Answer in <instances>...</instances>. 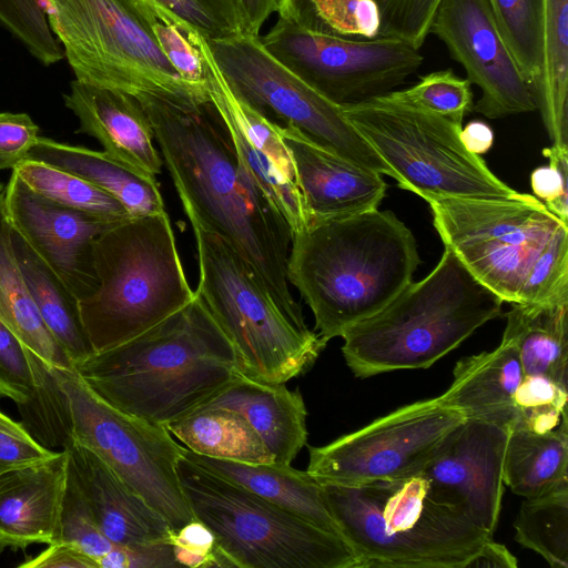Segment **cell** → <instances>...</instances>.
<instances>
[{"instance_id": "cell-1", "label": "cell", "mask_w": 568, "mask_h": 568, "mask_svg": "<svg viewBox=\"0 0 568 568\" xmlns=\"http://www.w3.org/2000/svg\"><path fill=\"white\" fill-rule=\"evenodd\" d=\"M183 211L193 213L253 267L284 314L308 327L287 278L292 231L241 163L211 102L136 99Z\"/></svg>"}, {"instance_id": "cell-2", "label": "cell", "mask_w": 568, "mask_h": 568, "mask_svg": "<svg viewBox=\"0 0 568 568\" xmlns=\"http://www.w3.org/2000/svg\"><path fill=\"white\" fill-rule=\"evenodd\" d=\"M73 368L113 407L162 426L206 404L240 373L231 342L197 294L142 334Z\"/></svg>"}, {"instance_id": "cell-3", "label": "cell", "mask_w": 568, "mask_h": 568, "mask_svg": "<svg viewBox=\"0 0 568 568\" xmlns=\"http://www.w3.org/2000/svg\"><path fill=\"white\" fill-rule=\"evenodd\" d=\"M419 262L412 231L392 211L375 209L310 220L292 234L287 278L327 343L389 303Z\"/></svg>"}, {"instance_id": "cell-4", "label": "cell", "mask_w": 568, "mask_h": 568, "mask_svg": "<svg viewBox=\"0 0 568 568\" xmlns=\"http://www.w3.org/2000/svg\"><path fill=\"white\" fill-rule=\"evenodd\" d=\"M357 568H466L493 534L415 473L356 486L322 484Z\"/></svg>"}, {"instance_id": "cell-5", "label": "cell", "mask_w": 568, "mask_h": 568, "mask_svg": "<svg viewBox=\"0 0 568 568\" xmlns=\"http://www.w3.org/2000/svg\"><path fill=\"white\" fill-rule=\"evenodd\" d=\"M503 302L445 247L426 277L342 335V353L359 378L427 368L498 317Z\"/></svg>"}, {"instance_id": "cell-6", "label": "cell", "mask_w": 568, "mask_h": 568, "mask_svg": "<svg viewBox=\"0 0 568 568\" xmlns=\"http://www.w3.org/2000/svg\"><path fill=\"white\" fill-rule=\"evenodd\" d=\"M98 287L79 301L94 352L142 334L194 296L165 212L128 217L94 243Z\"/></svg>"}, {"instance_id": "cell-7", "label": "cell", "mask_w": 568, "mask_h": 568, "mask_svg": "<svg viewBox=\"0 0 568 568\" xmlns=\"http://www.w3.org/2000/svg\"><path fill=\"white\" fill-rule=\"evenodd\" d=\"M184 213L197 252L195 292L231 342L239 372L272 384L305 373L327 343L293 323L250 263L193 213Z\"/></svg>"}, {"instance_id": "cell-8", "label": "cell", "mask_w": 568, "mask_h": 568, "mask_svg": "<svg viewBox=\"0 0 568 568\" xmlns=\"http://www.w3.org/2000/svg\"><path fill=\"white\" fill-rule=\"evenodd\" d=\"M194 519L213 534L220 554L240 568H357L338 534L322 529L187 457L178 462Z\"/></svg>"}, {"instance_id": "cell-9", "label": "cell", "mask_w": 568, "mask_h": 568, "mask_svg": "<svg viewBox=\"0 0 568 568\" xmlns=\"http://www.w3.org/2000/svg\"><path fill=\"white\" fill-rule=\"evenodd\" d=\"M42 7L75 80L136 99L210 102L168 61L135 0H42Z\"/></svg>"}, {"instance_id": "cell-10", "label": "cell", "mask_w": 568, "mask_h": 568, "mask_svg": "<svg viewBox=\"0 0 568 568\" xmlns=\"http://www.w3.org/2000/svg\"><path fill=\"white\" fill-rule=\"evenodd\" d=\"M344 115L406 191L427 197L510 199L519 192L466 150L462 124L383 95L341 105Z\"/></svg>"}, {"instance_id": "cell-11", "label": "cell", "mask_w": 568, "mask_h": 568, "mask_svg": "<svg viewBox=\"0 0 568 568\" xmlns=\"http://www.w3.org/2000/svg\"><path fill=\"white\" fill-rule=\"evenodd\" d=\"M52 369L69 410L70 444L89 449L104 462L166 520L173 532L194 520L176 470L182 445L165 426L113 407L74 368Z\"/></svg>"}, {"instance_id": "cell-12", "label": "cell", "mask_w": 568, "mask_h": 568, "mask_svg": "<svg viewBox=\"0 0 568 568\" xmlns=\"http://www.w3.org/2000/svg\"><path fill=\"white\" fill-rule=\"evenodd\" d=\"M444 246L504 302L518 303L524 278L545 244L564 226L536 196L427 197Z\"/></svg>"}, {"instance_id": "cell-13", "label": "cell", "mask_w": 568, "mask_h": 568, "mask_svg": "<svg viewBox=\"0 0 568 568\" xmlns=\"http://www.w3.org/2000/svg\"><path fill=\"white\" fill-rule=\"evenodd\" d=\"M207 41V40H206ZM234 94L280 128L349 162L390 176L384 161L337 105L275 59L260 37L241 33L207 41Z\"/></svg>"}, {"instance_id": "cell-14", "label": "cell", "mask_w": 568, "mask_h": 568, "mask_svg": "<svg viewBox=\"0 0 568 568\" xmlns=\"http://www.w3.org/2000/svg\"><path fill=\"white\" fill-rule=\"evenodd\" d=\"M263 37L262 45L281 63L337 105L386 94L422 65L419 49L394 37L353 39L312 30L288 16Z\"/></svg>"}, {"instance_id": "cell-15", "label": "cell", "mask_w": 568, "mask_h": 568, "mask_svg": "<svg viewBox=\"0 0 568 568\" xmlns=\"http://www.w3.org/2000/svg\"><path fill=\"white\" fill-rule=\"evenodd\" d=\"M466 418L439 396L402 406L324 446L306 471L321 484L356 486L419 471Z\"/></svg>"}, {"instance_id": "cell-16", "label": "cell", "mask_w": 568, "mask_h": 568, "mask_svg": "<svg viewBox=\"0 0 568 568\" xmlns=\"http://www.w3.org/2000/svg\"><path fill=\"white\" fill-rule=\"evenodd\" d=\"M429 33L480 89L475 112L500 119L538 110L535 91L503 41L487 0H442Z\"/></svg>"}, {"instance_id": "cell-17", "label": "cell", "mask_w": 568, "mask_h": 568, "mask_svg": "<svg viewBox=\"0 0 568 568\" xmlns=\"http://www.w3.org/2000/svg\"><path fill=\"white\" fill-rule=\"evenodd\" d=\"M3 203L11 229L78 302L97 290L94 243L118 222L61 206L33 192L13 172L3 190Z\"/></svg>"}, {"instance_id": "cell-18", "label": "cell", "mask_w": 568, "mask_h": 568, "mask_svg": "<svg viewBox=\"0 0 568 568\" xmlns=\"http://www.w3.org/2000/svg\"><path fill=\"white\" fill-rule=\"evenodd\" d=\"M200 47L210 102L241 163L285 219L292 234L302 230L308 223V215L280 126L234 94L203 37Z\"/></svg>"}, {"instance_id": "cell-19", "label": "cell", "mask_w": 568, "mask_h": 568, "mask_svg": "<svg viewBox=\"0 0 568 568\" xmlns=\"http://www.w3.org/2000/svg\"><path fill=\"white\" fill-rule=\"evenodd\" d=\"M508 434V428L465 419L417 471L442 500L490 534L500 514Z\"/></svg>"}, {"instance_id": "cell-20", "label": "cell", "mask_w": 568, "mask_h": 568, "mask_svg": "<svg viewBox=\"0 0 568 568\" xmlns=\"http://www.w3.org/2000/svg\"><path fill=\"white\" fill-rule=\"evenodd\" d=\"M63 101L79 121L75 133L95 139L109 156L144 176L162 172L151 123L136 98L73 80Z\"/></svg>"}, {"instance_id": "cell-21", "label": "cell", "mask_w": 568, "mask_h": 568, "mask_svg": "<svg viewBox=\"0 0 568 568\" xmlns=\"http://www.w3.org/2000/svg\"><path fill=\"white\" fill-rule=\"evenodd\" d=\"M295 166L310 220L343 217L378 209L382 174L325 151L293 128H280Z\"/></svg>"}, {"instance_id": "cell-22", "label": "cell", "mask_w": 568, "mask_h": 568, "mask_svg": "<svg viewBox=\"0 0 568 568\" xmlns=\"http://www.w3.org/2000/svg\"><path fill=\"white\" fill-rule=\"evenodd\" d=\"M64 449L69 475L111 542L121 546L171 542L173 530L166 520L104 462L74 443Z\"/></svg>"}, {"instance_id": "cell-23", "label": "cell", "mask_w": 568, "mask_h": 568, "mask_svg": "<svg viewBox=\"0 0 568 568\" xmlns=\"http://www.w3.org/2000/svg\"><path fill=\"white\" fill-rule=\"evenodd\" d=\"M68 454L0 475V551L57 541Z\"/></svg>"}, {"instance_id": "cell-24", "label": "cell", "mask_w": 568, "mask_h": 568, "mask_svg": "<svg viewBox=\"0 0 568 568\" xmlns=\"http://www.w3.org/2000/svg\"><path fill=\"white\" fill-rule=\"evenodd\" d=\"M203 406L241 413L264 443L273 463L291 465L307 443L305 403L301 393L288 389L285 383L261 382L239 373Z\"/></svg>"}, {"instance_id": "cell-25", "label": "cell", "mask_w": 568, "mask_h": 568, "mask_svg": "<svg viewBox=\"0 0 568 568\" xmlns=\"http://www.w3.org/2000/svg\"><path fill=\"white\" fill-rule=\"evenodd\" d=\"M454 378L439 398L466 419H478L510 429L515 395L524 377L518 352L507 338L491 352L457 362Z\"/></svg>"}, {"instance_id": "cell-26", "label": "cell", "mask_w": 568, "mask_h": 568, "mask_svg": "<svg viewBox=\"0 0 568 568\" xmlns=\"http://www.w3.org/2000/svg\"><path fill=\"white\" fill-rule=\"evenodd\" d=\"M182 449L187 457L211 471L245 487L322 529L341 535L328 507L323 485L306 470L277 463L250 464L213 458L195 454L184 446Z\"/></svg>"}, {"instance_id": "cell-27", "label": "cell", "mask_w": 568, "mask_h": 568, "mask_svg": "<svg viewBox=\"0 0 568 568\" xmlns=\"http://www.w3.org/2000/svg\"><path fill=\"white\" fill-rule=\"evenodd\" d=\"M27 159L84 179L115 197L131 217L165 212L156 178L144 176L103 151L39 136Z\"/></svg>"}, {"instance_id": "cell-28", "label": "cell", "mask_w": 568, "mask_h": 568, "mask_svg": "<svg viewBox=\"0 0 568 568\" xmlns=\"http://www.w3.org/2000/svg\"><path fill=\"white\" fill-rule=\"evenodd\" d=\"M503 337L515 345L525 375L568 388V303H513Z\"/></svg>"}, {"instance_id": "cell-29", "label": "cell", "mask_w": 568, "mask_h": 568, "mask_svg": "<svg viewBox=\"0 0 568 568\" xmlns=\"http://www.w3.org/2000/svg\"><path fill=\"white\" fill-rule=\"evenodd\" d=\"M13 250L37 311L73 367L94 353L82 323L79 302L61 280L11 229Z\"/></svg>"}, {"instance_id": "cell-30", "label": "cell", "mask_w": 568, "mask_h": 568, "mask_svg": "<svg viewBox=\"0 0 568 568\" xmlns=\"http://www.w3.org/2000/svg\"><path fill=\"white\" fill-rule=\"evenodd\" d=\"M503 480L525 498L539 497L568 483V423L548 432L510 428Z\"/></svg>"}, {"instance_id": "cell-31", "label": "cell", "mask_w": 568, "mask_h": 568, "mask_svg": "<svg viewBox=\"0 0 568 568\" xmlns=\"http://www.w3.org/2000/svg\"><path fill=\"white\" fill-rule=\"evenodd\" d=\"M165 428L199 455L250 464L273 463L247 419L230 408L202 406L166 424Z\"/></svg>"}, {"instance_id": "cell-32", "label": "cell", "mask_w": 568, "mask_h": 568, "mask_svg": "<svg viewBox=\"0 0 568 568\" xmlns=\"http://www.w3.org/2000/svg\"><path fill=\"white\" fill-rule=\"evenodd\" d=\"M0 321L48 365L73 368L41 320L28 291L12 245L3 192L0 194Z\"/></svg>"}, {"instance_id": "cell-33", "label": "cell", "mask_w": 568, "mask_h": 568, "mask_svg": "<svg viewBox=\"0 0 568 568\" xmlns=\"http://www.w3.org/2000/svg\"><path fill=\"white\" fill-rule=\"evenodd\" d=\"M538 110L552 145L568 149V0H545Z\"/></svg>"}, {"instance_id": "cell-34", "label": "cell", "mask_w": 568, "mask_h": 568, "mask_svg": "<svg viewBox=\"0 0 568 568\" xmlns=\"http://www.w3.org/2000/svg\"><path fill=\"white\" fill-rule=\"evenodd\" d=\"M12 172L33 192L61 206L111 222L131 217L115 197L70 172L30 159Z\"/></svg>"}, {"instance_id": "cell-35", "label": "cell", "mask_w": 568, "mask_h": 568, "mask_svg": "<svg viewBox=\"0 0 568 568\" xmlns=\"http://www.w3.org/2000/svg\"><path fill=\"white\" fill-rule=\"evenodd\" d=\"M515 539L554 568H568V483L525 498L514 524Z\"/></svg>"}, {"instance_id": "cell-36", "label": "cell", "mask_w": 568, "mask_h": 568, "mask_svg": "<svg viewBox=\"0 0 568 568\" xmlns=\"http://www.w3.org/2000/svg\"><path fill=\"white\" fill-rule=\"evenodd\" d=\"M487 1L503 41L536 92L542 69L545 0Z\"/></svg>"}, {"instance_id": "cell-37", "label": "cell", "mask_w": 568, "mask_h": 568, "mask_svg": "<svg viewBox=\"0 0 568 568\" xmlns=\"http://www.w3.org/2000/svg\"><path fill=\"white\" fill-rule=\"evenodd\" d=\"M155 41L182 80L210 101L201 52L202 36L156 0H135Z\"/></svg>"}, {"instance_id": "cell-38", "label": "cell", "mask_w": 568, "mask_h": 568, "mask_svg": "<svg viewBox=\"0 0 568 568\" xmlns=\"http://www.w3.org/2000/svg\"><path fill=\"white\" fill-rule=\"evenodd\" d=\"M277 14L320 32L353 39L378 36L381 14L374 0H293Z\"/></svg>"}, {"instance_id": "cell-39", "label": "cell", "mask_w": 568, "mask_h": 568, "mask_svg": "<svg viewBox=\"0 0 568 568\" xmlns=\"http://www.w3.org/2000/svg\"><path fill=\"white\" fill-rule=\"evenodd\" d=\"M34 373L36 386L31 398L18 405L22 424L43 446L62 447L70 444V416L52 366L28 348Z\"/></svg>"}, {"instance_id": "cell-40", "label": "cell", "mask_w": 568, "mask_h": 568, "mask_svg": "<svg viewBox=\"0 0 568 568\" xmlns=\"http://www.w3.org/2000/svg\"><path fill=\"white\" fill-rule=\"evenodd\" d=\"M383 97L397 104L440 115L460 124L474 106L469 81L450 69L422 75L414 85L393 90Z\"/></svg>"}, {"instance_id": "cell-41", "label": "cell", "mask_w": 568, "mask_h": 568, "mask_svg": "<svg viewBox=\"0 0 568 568\" xmlns=\"http://www.w3.org/2000/svg\"><path fill=\"white\" fill-rule=\"evenodd\" d=\"M518 303H568V226L557 231L531 263Z\"/></svg>"}, {"instance_id": "cell-42", "label": "cell", "mask_w": 568, "mask_h": 568, "mask_svg": "<svg viewBox=\"0 0 568 568\" xmlns=\"http://www.w3.org/2000/svg\"><path fill=\"white\" fill-rule=\"evenodd\" d=\"M568 388L544 376L525 375L515 395L510 428L548 432L567 422Z\"/></svg>"}, {"instance_id": "cell-43", "label": "cell", "mask_w": 568, "mask_h": 568, "mask_svg": "<svg viewBox=\"0 0 568 568\" xmlns=\"http://www.w3.org/2000/svg\"><path fill=\"white\" fill-rule=\"evenodd\" d=\"M0 22L44 65L64 58L49 27L42 0H0Z\"/></svg>"}, {"instance_id": "cell-44", "label": "cell", "mask_w": 568, "mask_h": 568, "mask_svg": "<svg viewBox=\"0 0 568 568\" xmlns=\"http://www.w3.org/2000/svg\"><path fill=\"white\" fill-rule=\"evenodd\" d=\"M55 542L73 546L93 558L95 562L114 545L100 529L83 494L69 475V470Z\"/></svg>"}, {"instance_id": "cell-45", "label": "cell", "mask_w": 568, "mask_h": 568, "mask_svg": "<svg viewBox=\"0 0 568 568\" xmlns=\"http://www.w3.org/2000/svg\"><path fill=\"white\" fill-rule=\"evenodd\" d=\"M207 41L247 33L241 0H156Z\"/></svg>"}, {"instance_id": "cell-46", "label": "cell", "mask_w": 568, "mask_h": 568, "mask_svg": "<svg viewBox=\"0 0 568 568\" xmlns=\"http://www.w3.org/2000/svg\"><path fill=\"white\" fill-rule=\"evenodd\" d=\"M381 14L378 36L398 38L419 49L442 0H374Z\"/></svg>"}, {"instance_id": "cell-47", "label": "cell", "mask_w": 568, "mask_h": 568, "mask_svg": "<svg viewBox=\"0 0 568 568\" xmlns=\"http://www.w3.org/2000/svg\"><path fill=\"white\" fill-rule=\"evenodd\" d=\"M34 386L28 347L0 321V397L22 405L31 398Z\"/></svg>"}, {"instance_id": "cell-48", "label": "cell", "mask_w": 568, "mask_h": 568, "mask_svg": "<svg viewBox=\"0 0 568 568\" xmlns=\"http://www.w3.org/2000/svg\"><path fill=\"white\" fill-rule=\"evenodd\" d=\"M542 153L549 164L531 172V190L552 214L568 224V149L552 145Z\"/></svg>"}, {"instance_id": "cell-49", "label": "cell", "mask_w": 568, "mask_h": 568, "mask_svg": "<svg viewBox=\"0 0 568 568\" xmlns=\"http://www.w3.org/2000/svg\"><path fill=\"white\" fill-rule=\"evenodd\" d=\"M57 453L40 444L22 423L0 410V475L47 462Z\"/></svg>"}, {"instance_id": "cell-50", "label": "cell", "mask_w": 568, "mask_h": 568, "mask_svg": "<svg viewBox=\"0 0 568 568\" xmlns=\"http://www.w3.org/2000/svg\"><path fill=\"white\" fill-rule=\"evenodd\" d=\"M171 544L178 566L231 567L217 550L211 530L196 519L174 531Z\"/></svg>"}, {"instance_id": "cell-51", "label": "cell", "mask_w": 568, "mask_h": 568, "mask_svg": "<svg viewBox=\"0 0 568 568\" xmlns=\"http://www.w3.org/2000/svg\"><path fill=\"white\" fill-rule=\"evenodd\" d=\"M39 136L29 114L0 112V170H13L24 161Z\"/></svg>"}, {"instance_id": "cell-52", "label": "cell", "mask_w": 568, "mask_h": 568, "mask_svg": "<svg viewBox=\"0 0 568 568\" xmlns=\"http://www.w3.org/2000/svg\"><path fill=\"white\" fill-rule=\"evenodd\" d=\"M98 568H172L179 567L171 542L113 547L97 559Z\"/></svg>"}, {"instance_id": "cell-53", "label": "cell", "mask_w": 568, "mask_h": 568, "mask_svg": "<svg viewBox=\"0 0 568 568\" xmlns=\"http://www.w3.org/2000/svg\"><path fill=\"white\" fill-rule=\"evenodd\" d=\"M21 568H98L93 558L78 548L54 542L38 556L29 558L20 564Z\"/></svg>"}, {"instance_id": "cell-54", "label": "cell", "mask_w": 568, "mask_h": 568, "mask_svg": "<svg viewBox=\"0 0 568 568\" xmlns=\"http://www.w3.org/2000/svg\"><path fill=\"white\" fill-rule=\"evenodd\" d=\"M467 567L516 568L517 558L506 546L490 538L483 544Z\"/></svg>"}, {"instance_id": "cell-55", "label": "cell", "mask_w": 568, "mask_h": 568, "mask_svg": "<svg viewBox=\"0 0 568 568\" xmlns=\"http://www.w3.org/2000/svg\"><path fill=\"white\" fill-rule=\"evenodd\" d=\"M241 3L245 13L246 31L254 37H261L263 24L281 7V0H241Z\"/></svg>"}, {"instance_id": "cell-56", "label": "cell", "mask_w": 568, "mask_h": 568, "mask_svg": "<svg viewBox=\"0 0 568 568\" xmlns=\"http://www.w3.org/2000/svg\"><path fill=\"white\" fill-rule=\"evenodd\" d=\"M460 141L467 151L480 155L491 148L494 133L488 124L481 121H471L462 128Z\"/></svg>"}, {"instance_id": "cell-57", "label": "cell", "mask_w": 568, "mask_h": 568, "mask_svg": "<svg viewBox=\"0 0 568 568\" xmlns=\"http://www.w3.org/2000/svg\"><path fill=\"white\" fill-rule=\"evenodd\" d=\"M291 1H293V0H281V7H280V9H281L283 6H285L286 3L291 2Z\"/></svg>"}, {"instance_id": "cell-58", "label": "cell", "mask_w": 568, "mask_h": 568, "mask_svg": "<svg viewBox=\"0 0 568 568\" xmlns=\"http://www.w3.org/2000/svg\"><path fill=\"white\" fill-rule=\"evenodd\" d=\"M4 186L0 183V194L3 192Z\"/></svg>"}]
</instances>
